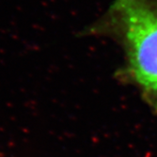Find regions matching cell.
<instances>
[{
    "label": "cell",
    "mask_w": 157,
    "mask_h": 157,
    "mask_svg": "<svg viewBox=\"0 0 157 157\" xmlns=\"http://www.w3.org/2000/svg\"><path fill=\"white\" fill-rule=\"evenodd\" d=\"M0 157H1V156H0Z\"/></svg>",
    "instance_id": "cell-2"
},
{
    "label": "cell",
    "mask_w": 157,
    "mask_h": 157,
    "mask_svg": "<svg viewBox=\"0 0 157 157\" xmlns=\"http://www.w3.org/2000/svg\"><path fill=\"white\" fill-rule=\"evenodd\" d=\"M90 31L119 37L128 75L157 111V2L115 0L104 20Z\"/></svg>",
    "instance_id": "cell-1"
}]
</instances>
